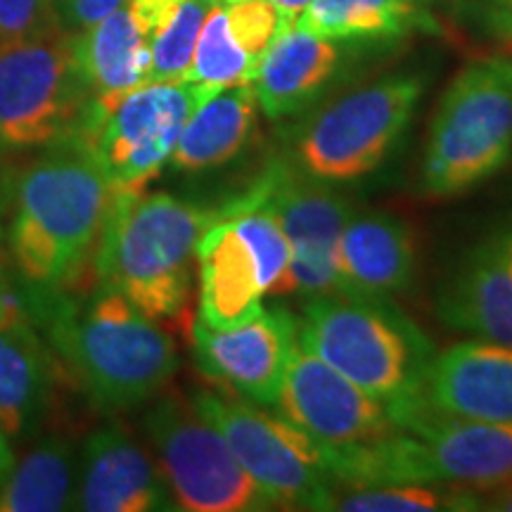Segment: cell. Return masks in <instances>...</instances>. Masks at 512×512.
Listing matches in <instances>:
<instances>
[{
    "label": "cell",
    "instance_id": "484cf974",
    "mask_svg": "<svg viewBox=\"0 0 512 512\" xmlns=\"http://www.w3.org/2000/svg\"><path fill=\"white\" fill-rule=\"evenodd\" d=\"M214 219L233 223L240 238L247 242L249 252L254 254L256 266H259L264 294H273V297L294 294L290 273L292 249L271 211L256 204L247 192H242V195L230 197L223 207L214 209Z\"/></svg>",
    "mask_w": 512,
    "mask_h": 512
},
{
    "label": "cell",
    "instance_id": "5bb4252c",
    "mask_svg": "<svg viewBox=\"0 0 512 512\" xmlns=\"http://www.w3.org/2000/svg\"><path fill=\"white\" fill-rule=\"evenodd\" d=\"M278 413L330 451L354 448L399 430L387 406L299 344L287 368Z\"/></svg>",
    "mask_w": 512,
    "mask_h": 512
},
{
    "label": "cell",
    "instance_id": "836d02e7",
    "mask_svg": "<svg viewBox=\"0 0 512 512\" xmlns=\"http://www.w3.org/2000/svg\"><path fill=\"white\" fill-rule=\"evenodd\" d=\"M479 496V510H508L512 512V484L501 486V489L484 491Z\"/></svg>",
    "mask_w": 512,
    "mask_h": 512
},
{
    "label": "cell",
    "instance_id": "ba28073f",
    "mask_svg": "<svg viewBox=\"0 0 512 512\" xmlns=\"http://www.w3.org/2000/svg\"><path fill=\"white\" fill-rule=\"evenodd\" d=\"M143 430L178 510H278L242 470L226 439L195 411L190 401L176 394L157 399L147 408Z\"/></svg>",
    "mask_w": 512,
    "mask_h": 512
},
{
    "label": "cell",
    "instance_id": "ab89813d",
    "mask_svg": "<svg viewBox=\"0 0 512 512\" xmlns=\"http://www.w3.org/2000/svg\"><path fill=\"white\" fill-rule=\"evenodd\" d=\"M204 3H214V0H204Z\"/></svg>",
    "mask_w": 512,
    "mask_h": 512
},
{
    "label": "cell",
    "instance_id": "e0dca14e",
    "mask_svg": "<svg viewBox=\"0 0 512 512\" xmlns=\"http://www.w3.org/2000/svg\"><path fill=\"white\" fill-rule=\"evenodd\" d=\"M422 396L460 418L512 425V347L467 339L434 354Z\"/></svg>",
    "mask_w": 512,
    "mask_h": 512
},
{
    "label": "cell",
    "instance_id": "ac0fdd59",
    "mask_svg": "<svg viewBox=\"0 0 512 512\" xmlns=\"http://www.w3.org/2000/svg\"><path fill=\"white\" fill-rule=\"evenodd\" d=\"M434 311L451 330L512 347V271L496 235L472 247L441 280Z\"/></svg>",
    "mask_w": 512,
    "mask_h": 512
},
{
    "label": "cell",
    "instance_id": "74e56055",
    "mask_svg": "<svg viewBox=\"0 0 512 512\" xmlns=\"http://www.w3.org/2000/svg\"><path fill=\"white\" fill-rule=\"evenodd\" d=\"M12 304H15V302H12L8 290H5L3 280H0V316H3V313H8L12 309Z\"/></svg>",
    "mask_w": 512,
    "mask_h": 512
},
{
    "label": "cell",
    "instance_id": "cb8c5ba5",
    "mask_svg": "<svg viewBox=\"0 0 512 512\" xmlns=\"http://www.w3.org/2000/svg\"><path fill=\"white\" fill-rule=\"evenodd\" d=\"M434 0H313L297 22L339 43H382L437 29Z\"/></svg>",
    "mask_w": 512,
    "mask_h": 512
},
{
    "label": "cell",
    "instance_id": "5b68a950",
    "mask_svg": "<svg viewBox=\"0 0 512 512\" xmlns=\"http://www.w3.org/2000/svg\"><path fill=\"white\" fill-rule=\"evenodd\" d=\"M425 93L420 74H387L302 114L290 133V162L325 185H347L392 157Z\"/></svg>",
    "mask_w": 512,
    "mask_h": 512
},
{
    "label": "cell",
    "instance_id": "8d00e7d4",
    "mask_svg": "<svg viewBox=\"0 0 512 512\" xmlns=\"http://www.w3.org/2000/svg\"><path fill=\"white\" fill-rule=\"evenodd\" d=\"M496 238H498V242H501L505 261H508V266H510V271H512V223H510L508 228H503L501 233H496Z\"/></svg>",
    "mask_w": 512,
    "mask_h": 512
},
{
    "label": "cell",
    "instance_id": "7402d4cb",
    "mask_svg": "<svg viewBox=\"0 0 512 512\" xmlns=\"http://www.w3.org/2000/svg\"><path fill=\"white\" fill-rule=\"evenodd\" d=\"M200 320L216 330L238 328L264 309L259 266L233 223L214 219L197 242Z\"/></svg>",
    "mask_w": 512,
    "mask_h": 512
},
{
    "label": "cell",
    "instance_id": "4316f807",
    "mask_svg": "<svg viewBox=\"0 0 512 512\" xmlns=\"http://www.w3.org/2000/svg\"><path fill=\"white\" fill-rule=\"evenodd\" d=\"M256 57L249 55L230 29L226 10L219 0L211 3L204 17L195 55L183 81L200 83L211 91H223L230 86H245L252 79Z\"/></svg>",
    "mask_w": 512,
    "mask_h": 512
},
{
    "label": "cell",
    "instance_id": "30bf717a",
    "mask_svg": "<svg viewBox=\"0 0 512 512\" xmlns=\"http://www.w3.org/2000/svg\"><path fill=\"white\" fill-rule=\"evenodd\" d=\"M216 93L192 81H150L121 95L88 138L112 190H143L169 164L192 112Z\"/></svg>",
    "mask_w": 512,
    "mask_h": 512
},
{
    "label": "cell",
    "instance_id": "7a4b0ae2",
    "mask_svg": "<svg viewBox=\"0 0 512 512\" xmlns=\"http://www.w3.org/2000/svg\"><path fill=\"white\" fill-rule=\"evenodd\" d=\"M10 252L36 290L74 285L93 249L112 200V185L83 133L43 147L15 181Z\"/></svg>",
    "mask_w": 512,
    "mask_h": 512
},
{
    "label": "cell",
    "instance_id": "603a6c76",
    "mask_svg": "<svg viewBox=\"0 0 512 512\" xmlns=\"http://www.w3.org/2000/svg\"><path fill=\"white\" fill-rule=\"evenodd\" d=\"M256 119L259 102L249 83L223 88L192 112L169 166L181 174H204L228 166L252 145Z\"/></svg>",
    "mask_w": 512,
    "mask_h": 512
},
{
    "label": "cell",
    "instance_id": "6da1fadb",
    "mask_svg": "<svg viewBox=\"0 0 512 512\" xmlns=\"http://www.w3.org/2000/svg\"><path fill=\"white\" fill-rule=\"evenodd\" d=\"M31 290V313L48 347L98 408L143 406L176 375L181 358L174 339L119 290L98 285L83 297Z\"/></svg>",
    "mask_w": 512,
    "mask_h": 512
},
{
    "label": "cell",
    "instance_id": "d6986e66",
    "mask_svg": "<svg viewBox=\"0 0 512 512\" xmlns=\"http://www.w3.org/2000/svg\"><path fill=\"white\" fill-rule=\"evenodd\" d=\"M155 27L133 0L91 29L74 34L76 60L93 91L91 136L107 110L133 88L147 83Z\"/></svg>",
    "mask_w": 512,
    "mask_h": 512
},
{
    "label": "cell",
    "instance_id": "d4e9b609",
    "mask_svg": "<svg viewBox=\"0 0 512 512\" xmlns=\"http://www.w3.org/2000/svg\"><path fill=\"white\" fill-rule=\"evenodd\" d=\"M79 456L69 439L46 437L12 465L0 484V512H62L76 508Z\"/></svg>",
    "mask_w": 512,
    "mask_h": 512
},
{
    "label": "cell",
    "instance_id": "2e32d148",
    "mask_svg": "<svg viewBox=\"0 0 512 512\" xmlns=\"http://www.w3.org/2000/svg\"><path fill=\"white\" fill-rule=\"evenodd\" d=\"M339 69V41L313 34L299 22H292L256 60L249 86L259 110L268 119H297L316 107Z\"/></svg>",
    "mask_w": 512,
    "mask_h": 512
},
{
    "label": "cell",
    "instance_id": "ffe728a7",
    "mask_svg": "<svg viewBox=\"0 0 512 512\" xmlns=\"http://www.w3.org/2000/svg\"><path fill=\"white\" fill-rule=\"evenodd\" d=\"M339 292L392 299L415 278V240L399 216L351 214L337 242Z\"/></svg>",
    "mask_w": 512,
    "mask_h": 512
},
{
    "label": "cell",
    "instance_id": "f546056e",
    "mask_svg": "<svg viewBox=\"0 0 512 512\" xmlns=\"http://www.w3.org/2000/svg\"><path fill=\"white\" fill-rule=\"evenodd\" d=\"M240 46L259 60L287 24L271 0H219Z\"/></svg>",
    "mask_w": 512,
    "mask_h": 512
},
{
    "label": "cell",
    "instance_id": "1f68e13d",
    "mask_svg": "<svg viewBox=\"0 0 512 512\" xmlns=\"http://www.w3.org/2000/svg\"><path fill=\"white\" fill-rule=\"evenodd\" d=\"M448 8L465 27L512 46V0H448Z\"/></svg>",
    "mask_w": 512,
    "mask_h": 512
},
{
    "label": "cell",
    "instance_id": "f1b7e54d",
    "mask_svg": "<svg viewBox=\"0 0 512 512\" xmlns=\"http://www.w3.org/2000/svg\"><path fill=\"white\" fill-rule=\"evenodd\" d=\"M209 8L211 3H204V0H181L178 3L169 22L152 38L147 83L185 79Z\"/></svg>",
    "mask_w": 512,
    "mask_h": 512
},
{
    "label": "cell",
    "instance_id": "7c38bea8",
    "mask_svg": "<svg viewBox=\"0 0 512 512\" xmlns=\"http://www.w3.org/2000/svg\"><path fill=\"white\" fill-rule=\"evenodd\" d=\"M190 403L275 508L335 510L337 484L287 444L271 413L216 392H192Z\"/></svg>",
    "mask_w": 512,
    "mask_h": 512
},
{
    "label": "cell",
    "instance_id": "4fadbf2b",
    "mask_svg": "<svg viewBox=\"0 0 512 512\" xmlns=\"http://www.w3.org/2000/svg\"><path fill=\"white\" fill-rule=\"evenodd\" d=\"M192 339L204 375L252 406L273 408L299 347V320L285 306L261 309L252 320L228 330L209 328L197 318Z\"/></svg>",
    "mask_w": 512,
    "mask_h": 512
},
{
    "label": "cell",
    "instance_id": "52a82bcc",
    "mask_svg": "<svg viewBox=\"0 0 512 512\" xmlns=\"http://www.w3.org/2000/svg\"><path fill=\"white\" fill-rule=\"evenodd\" d=\"M93 100L69 31L0 48V150H43L86 136Z\"/></svg>",
    "mask_w": 512,
    "mask_h": 512
},
{
    "label": "cell",
    "instance_id": "44dd1931",
    "mask_svg": "<svg viewBox=\"0 0 512 512\" xmlns=\"http://www.w3.org/2000/svg\"><path fill=\"white\" fill-rule=\"evenodd\" d=\"M55 387V354L38 337L29 313L12 304L0 316V427L22 439L48 411Z\"/></svg>",
    "mask_w": 512,
    "mask_h": 512
},
{
    "label": "cell",
    "instance_id": "e575fe53",
    "mask_svg": "<svg viewBox=\"0 0 512 512\" xmlns=\"http://www.w3.org/2000/svg\"><path fill=\"white\" fill-rule=\"evenodd\" d=\"M271 3L283 15L285 22H297V17L309 8L313 0H271Z\"/></svg>",
    "mask_w": 512,
    "mask_h": 512
},
{
    "label": "cell",
    "instance_id": "83f0119b",
    "mask_svg": "<svg viewBox=\"0 0 512 512\" xmlns=\"http://www.w3.org/2000/svg\"><path fill=\"white\" fill-rule=\"evenodd\" d=\"M335 498V510L347 512H437L479 510V496L448 484H380L351 486Z\"/></svg>",
    "mask_w": 512,
    "mask_h": 512
},
{
    "label": "cell",
    "instance_id": "3957f363",
    "mask_svg": "<svg viewBox=\"0 0 512 512\" xmlns=\"http://www.w3.org/2000/svg\"><path fill=\"white\" fill-rule=\"evenodd\" d=\"M214 209L169 192L112 190L95 247L98 283L119 290L145 316L171 320L188 306L197 242Z\"/></svg>",
    "mask_w": 512,
    "mask_h": 512
},
{
    "label": "cell",
    "instance_id": "d590c367",
    "mask_svg": "<svg viewBox=\"0 0 512 512\" xmlns=\"http://www.w3.org/2000/svg\"><path fill=\"white\" fill-rule=\"evenodd\" d=\"M12 465H15V453H12L10 437L5 434L3 427H0V484H3V479L8 477Z\"/></svg>",
    "mask_w": 512,
    "mask_h": 512
},
{
    "label": "cell",
    "instance_id": "4dcf8cb0",
    "mask_svg": "<svg viewBox=\"0 0 512 512\" xmlns=\"http://www.w3.org/2000/svg\"><path fill=\"white\" fill-rule=\"evenodd\" d=\"M62 29L55 0H0V48Z\"/></svg>",
    "mask_w": 512,
    "mask_h": 512
},
{
    "label": "cell",
    "instance_id": "d6a6232c",
    "mask_svg": "<svg viewBox=\"0 0 512 512\" xmlns=\"http://www.w3.org/2000/svg\"><path fill=\"white\" fill-rule=\"evenodd\" d=\"M124 3L126 0H55L60 27L69 34L91 29Z\"/></svg>",
    "mask_w": 512,
    "mask_h": 512
},
{
    "label": "cell",
    "instance_id": "8992f818",
    "mask_svg": "<svg viewBox=\"0 0 512 512\" xmlns=\"http://www.w3.org/2000/svg\"><path fill=\"white\" fill-rule=\"evenodd\" d=\"M512 159V57L467 62L441 95L430 124L422 188L432 197L470 192Z\"/></svg>",
    "mask_w": 512,
    "mask_h": 512
},
{
    "label": "cell",
    "instance_id": "f35d334b",
    "mask_svg": "<svg viewBox=\"0 0 512 512\" xmlns=\"http://www.w3.org/2000/svg\"><path fill=\"white\" fill-rule=\"evenodd\" d=\"M0 240H3V207H0Z\"/></svg>",
    "mask_w": 512,
    "mask_h": 512
},
{
    "label": "cell",
    "instance_id": "9a60e30c",
    "mask_svg": "<svg viewBox=\"0 0 512 512\" xmlns=\"http://www.w3.org/2000/svg\"><path fill=\"white\" fill-rule=\"evenodd\" d=\"M88 512L178 510L155 460L117 425L83 441L76 508Z\"/></svg>",
    "mask_w": 512,
    "mask_h": 512
},
{
    "label": "cell",
    "instance_id": "9c48e42d",
    "mask_svg": "<svg viewBox=\"0 0 512 512\" xmlns=\"http://www.w3.org/2000/svg\"><path fill=\"white\" fill-rule=\"evenodd\" d=\"M401 427V479L494 491L512 484V425L460 418L415 394L387 406Z\"/></svg>",
    "mask_w": 512,
    "mask_h": 512
},
{
    "label": "cell",
    "instance_id": "277c9868",
    "mask_svg": "<svg viewBox=\"0 0 512 512\" xmlns=\"http://www.w3.org/2000/svg\"><path fill=\"white\" fill-rule=\"evenodd\" d=\"M299 344L384 406L422 392L434 347L392 299L318 294L304 304Z\"/></svg>",
    "mask_w": 512,
    "mask_h": 512
},
{
    "label": "cell",
    "instance_id": "8fae6325",
    "mask_svg": "<svg viewBox=\"0 0 512 512\" xmlns=\"http://www.w3.org/2000/svg\"><path fill=\"white\" fill-rule=\"evenodd\" d=\"M245 192L271 211L290 242L294 294L318 297L339 292L337 242L354 207L335 185L311 181L287 159H273Z\"/></svg>",
    "mask_w": 512,
    "mask_h": 512
}]
</instances>
